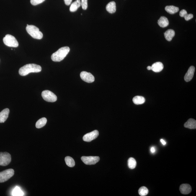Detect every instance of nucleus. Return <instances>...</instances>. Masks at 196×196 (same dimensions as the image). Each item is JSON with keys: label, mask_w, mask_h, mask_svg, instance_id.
<instances>
[{"label": "nucleus", "mask_w": 196, "mask_h": 196, "mask_svg": "<svg viewBox=\"0 0 196 196\" xmlns=\"http://www.w3.org/2000/svg\"><path fill=\"white\" fill-rule=\"evenodd\" d=\"M147 69L148 70H151V66H148L147 67Z\"/></svg>", "instance_id": "nucleus-34"}, {"label": "nucleus", "mask_w": 196, "mask_h": 196, "mask_svg": "<svg viewBox=\"0 0 196 196\" xmlns=\"http://www.w3.org/2000/svg\"><path fill=\"white\" fill-rule=\"evenodd\" d=\"M80 76L83 81L88 83H92L94 81V76L90 73L86 71L82 72L80 75Z\"/></svg>", "instance_id": "nucleus-10"}, {"label": "nucleus", "mask_w": 196, "mask_h": 196, "mask_svg": "<svg viewBox=\"0 0 196 196\" xmlns=\"http://www.w3.org/2000/svg\"><path fill=\"white\" fill-rule=\"evenodd\" d=\"M195 71V67L192 66L189 67L184 77V79L186 82H189L192 79L193 77Z\"/></svg>", "instance_id": "nucleus-11"}, {"label": "nucleus", "mask_w": 196, "mask_h": 196, "mask_svg": "<svg viewBox=\"0 0 196 196\" xmlns=\"http://www.w3.org/2000/svg\"><path fill=\"white\" fill-rule=\"evenodd\" d=\"M81 159L85 164L93 165L96 164L99 161V158L97 156H83Z\"/></svg>", "instance_id": "nucleus-8"}, {"label": "nucleus", "mask_w": 196, "mask_h": 196, "mask_svg": "<svg viewBox=\"0 0 196 196\" xmlns=\"http://www.w3.org/2000/svg\"><path fill=\"white\" fill-rule=\"evenodd\" d=\"M184 19L186 21H188L191 19H192L193 18V15L192 14H186L185 16H184Z\"/></svg>", "instance_id": "nucleus-29"}, {"label": "nucleus", "mask_w": 196, "mask_h": 196, "mask_svg": "<svg viewBox=\"0 0 196 196\" xmlns=\"http://www.w3.org/2000/svg\"><path fill=\"white\" fill-rule=\"evenodd\" d=\"M179 190L183 194H188L192 192V187L190 185L187 184H184L180 186Z\"/></svg>", "instance_id": "nucleus-12"}, {"label": "nucleus", "mask_w": 196, "mask_h": 196, "mask_svg": "<svg viewBox=\"0 0 196 196\" xmlns=\"http://www.w3.org/2000/svg\"><path fill=\"white\" fill-rule=\"evenodd\" d=\"M24 193L21 190V189L18 186H16L12 192V196H22L24 195Z\"/></svg>", "instance_id": "nucleus-25"}, {"label": "nucleus", "mask_w": 196, "mask_h": 196, "mask_svg": "<svg viewBox=\"0 0 196 196\" xmlns=\"http://www.w3.org/2000/svg\"><path fill=\"white\" fill-rule=\"evenodd\" d=\"M81 6L80 0H76L71 4L69 9L70 11L71 12H75Z\"/></svg>", "instance_id": "nucleus-19"}, {"label": "nucleus", "mask_w": 196, "mask_h": 196, "mask_svg": "<svg viewBox=\"0 0 196 196\" xmlns=\"http://www.w3.org/2000/svg\"><path fill=\"white\" fill-rule=\"evenodd\" d=\"M10 113L9 109L6 108L0 112V123H4L7 119Z\"/></svg>", "instance_id": "nucleus-13"}, {"label": "nucleus", "mask_w": 196, "mask_h": 196, "mask_svg": "<svg viewBox=\"0 0 196 196\" xmlns=\"http://www.w3.org/2000/svg\"><path fill=\"white\" fill-rule=\"evenodd\" d=\"M14 171L10 169L0 172V183L6 182L14 175Z\"/></svg>", "instance_id": "nucleus-5"}, {"label": "nucleus", "mask_w": 196, "mask_h": 196, "mask_svg": "<svg viewBox=\"0 0 196 196\" xmlns=\"http://www.w3.org/2000/svg\"><path fill=\"white\" fill-rule=\"evenodd\" d=\"M70 51V48L68 47H61L57 51L52 54L51 59L55 62H60L63 60Z\"/></svg>", "instance_id": "nucleus-2"}, {"label": "nucleus", "mask_w": 196, "mask_h": 196, "mask_svg": "<svg viewBox=\"0 0 196 196\" xmlns=\"http://www.w3.org/2000/svg\"><path fill=\"white\" fill-rule=\"evenodd\" d=\"M65 161L67 165L69 167H72L75 166V163L74 160L71 157H66L65 158Z\"/></svg>", "instance_id": "nucleus-23"}, {"label": "nucleus", "mask_w": 196, "mask_h": 196, "mask_svg": "<svg viewBox=\"0 0 196 196\" xmlns=\"http://www.w3.org/2000/svg\"><path fill=\"white\" fill-rule=\"evenodd\" d=\"M184 127L189 129H196V121L194 119H189L184 124Z\"/></svg>", "instance_id": "nucleus-15"}, {"label": "nucleus", "mask_w": 196, "mask_h": 196, "mask_svg": "<svg viewBox=\"0 0 196 196\" xmlns=\"http://www.w3.org/2000/svg\"><path fill=\"white\" fill-rule=\"evenodd\" d=\"M158 24L160 27L164 28L169 25V22L167 18L165 16H161L158 21Z\"/></svg>", "instance_id": "nucleus-17"}, {"label": "nucleus", "mask_w": 196, "mask_h": 196, "mask_svg": "<svg viewBox=\"0 0 196 196\" xmlns=\"http://www.w3.org/2000/svg\"><path fill=\"white\" fill-rule=\"evenodd\" d=\"M99 132L97 130H94L90 133L85 135L83 137V140L84 141L90 142L95 139L99 136Z\"/></svg>", "instance_id": "nucleus-9"}, {"label": "nucleus", "mask_w": 196, "mask_h": 196, "mask_svg": "<svg viewBox=\"0 0 196 196\" xmlns=\"http://www.w3.org/2000/svg\"><path fill=\"white\" fill-rule=\"evenodd\" d=\"M45 0H31V4L33 5L36 6L43 2Z\"/></svg>", "instance_id": "nucleus-27"}, {"label": "nucleus", "mask_w": 196, "mask_h": 196, "mask_svg": "<svg viewBox=\"0 0 196 196\" xmlns=\"http://www.w3.org/2000/svg\"><path fill=\"white\" fill-rule=\"evenodd\" d=\"M81 3L83 10H86L87 9L88 0H81Z\"/></svg>", "instance_id": "nucleus-28"}, {"label": "nucleus", "mask_w": 196, "mask_h": 196, "mask_svg": "<svg viewBox=\"0 0 196 196\" xmlns=\"http://www.w3.org/2000/svg\"><path fill=\"white\" fill-rule=\"evenodd\" d=\"M150 151L151 153L154 154L156 152V149L154 146L151 147L150 148Z\"/></svg>", "instance_id": "nucleus-32"}, {"label": "nucleus", "mask_w": 196, "mask_h": 196, "mask_svg": "<svg viewBox=\"0 0 196 196\" xmlns=\"http://www.w3.org/2000/svg\"><path fill=\"white\" fill-rule=\"evenodd\" d=\"M187 14V11H186V10H182L180 11V12L179 15L181 17H184V16Z\"/></svg>", "instance_id": "nucleus-30"}, {"label": "nucleus", "mask_w": 196, "mask_h": 196, "mask_svg": "<svg viewBox=\"0 0 196 196\" xmlns=\"http://www.w3.org/2000/svg\"><path fill=\"white\" fill-rule=\"evenodd\" d=\"M47 119L43 117L39 119L37 121L36 124V127L37 128L39 129L44 127L46 124Z\"/></svg>", "instance_id": "nucleus-22"}, {"label": "nucleus", "mask_w": 196, "mask_h": 196, "mask_svg": "<svg viewBox=\"0 0 196 196\" xmlns=\"http://www.w3.org/2000/svg\"><path fill=\"white\" fill-rule=\"evenodd\" d=\"M160 141H161V143H162V144L163 145H166V142L165 141V140H164L162 139H161L160 140Z\"/></svg>", "instance_id": "nucleus-33"}, {"label": "nucleus", "mask_w": 196, "mask_h": 196, "mask_svg": "<svg viewBox=\"0 0 196 196\" xmlns=\"http://www.w3.org/2000/svg\"><path fill=\"white\" fill-rule=\"evenodd\" d=\"M106 10L110 14H113L116 10V3L114 1H111L106 6Z\"/></svg>", "instance_id": "nucleus-16"}, {"label": "nucleus", "mask_w": 196, "mask_h": 196, "mask_svg": "<svg viewBox=\"0 0 196 196\" xmlns=\"http://www.w3.org/2000/svg\"><path fill=\"white\" fill-rule=\"evenodd\" d=\"M165 10L167 12L171 14H175L179 11L178 7L173 6H167L165 8Z\"/></svg>", "instance_id": "nucleus-20"}, {"label": "nucleus", "mask_w": 196, "mask_h": 196, "mask_svg": "<svg viewBox=\"0 0 196 196\" xmlns=\"http://www.w3.org/2000/svg\"><path fill=\"white\" fill-rule=\"evenodd\" d=\"M11 158L10 154L6 152H0V165L6 166L10 163Z\"/></svg>", "instance_id": "nucleus-7"}, {"label": "nucleus", "mask_w": 196, "mask_h": 196, "mask_svg": "<svg viewBox=\"0 0 196 196\" xmlns=\"http://www.w3.org/2000/svg\"><path fill=\"white\" fill-rule=\"evenodd\" d=\"M148 189L145 186H143L139 189L138 193L140 196H145L148 195Z\"/></svg>", "instance_id": "nucleus-26"}, {"label": "nucleus", "mask_w": 196, "mask_h": 196, "mask_svg": "<svg viewBox=\"0 0 196 196\" xmlns=\"http://www.w3.org/2000/svg\"><path fill=\"white\" fill-rule=\"evenodd\" d=\"M128 167L130 169H133L136 167L137 165V162L136 160L133 158H129L127 161Z\"/></svg>", "instance_id": "nucleus-24"}, {"label": "nucleus", "mask_w": 196, "mask_h": 196, "mask_svg": "<svg viewBox=\"0 0 196 196\" xmlns=\"http://www.w3.org/2000/svg\"><path fill=\"white\" fill-rule=\"evenodd\" d=\"M42 96L44 100L48 102H55L57 100L56 95L52 91L48 90L44 91L42 92Z\"/></svg>", "instance_id": "nucleus-6"}, {"label": "nucleus", "mask_w": 196, "mask_h": 196, "mask_svg": "<svg viewBox=\"0 0 196 196\" xmlns=\"http://www.w3.org/2000/svg\"><path fill=\"white\" fill-rule=\"evenodd\" d=\"M163 69V65L161 62H157L154 63L151 66V70L155 72H159Z\"/></svg>", "instance_id": "nucleus-14"}, {"label": "nucleus", "mask_w": 196, "mask_h": 196, "mask_svg": "<svg viewBox=\"0 0 196 196\" xmlns=\"http://www.w3.org/2000/svg\"><path fill=\"white\" fill-rule=\"evenodd\" d=\"M175 35V32L173 29H169L164 33L165 38L168 41H171Z\"/></svg>", "instance_id": "nucleus-18"}, {"label": "nucleus", "mask_w": 196, "mask_h": 196, "mask_svg": "<svg viewBox=\"0 0 196 196\" xmlns=\"http://www.w3.org/2000/svg\"><path fill=\"white\" fill-rule=\"evenodd\" d=\"M26 29L29 35L34 39H41L43 37L42 33L40 31L38 28L35 26L27 24Z\"/></svg>", "instance_id": "nucleus-3"}, {"label": "nucleus", "mask_w": 196, "mask_h": 196, "mask_svg": "<svg viewBox=\"0 0 196 196\" xmlns=\"http://www.w3.org/2000/svg\"><path fill=\"white\" fill-rule=\"evenodd\" d=\"M4 44L8 47H17L19 46L18 42L14 36L7 34L3 39Z\"/></svg>", "instance_id": "nucleus-4"}, {"label": "nucleus", "mask_w": 196, "mask_h": 196, "mask_svg": "<svg viewBox=\"0 0 196 196\" xmlns=\"http://www.w3.org/2000/svg\"><path fill=\"white\" fill-rule=\"evenodd\" d=\"M42 67L40 65L29 64H26L20 69L19 73L22 76H25L30 73H38L41 71Z\"/></svg>", "instance_id": "nucleus-1"}, {"label": "nucleus", "mask_w": 196, "mask_h": 196, "mask_svg": "<svg viewBox=\"0 0 196 196\" xmlns=\"http://www.w3.org/2000/svg\"><path fill=\"white\" fill-rule=\"evenodd\" d=\"M72 1V0H64V1L66 5L69 6L71 4Z\"/></svg>", "instance_id": "nucleus-31"}, {"label": "nucleus", "mask_w": 196, "mask_h": 196, "mask_svg": "<svg viewBox=\"0 0 196 196\" xmlns=\"http://www.w3.org/2000/svg\"><path fill=\"white\" fill-rule=\"evenodd\" d=\"M133 102L136 105H140L144 103L145 101V98L141 96H136L133 99Z\"/></svg>", "instance_id": "nucleus-21"}]
</instances>
